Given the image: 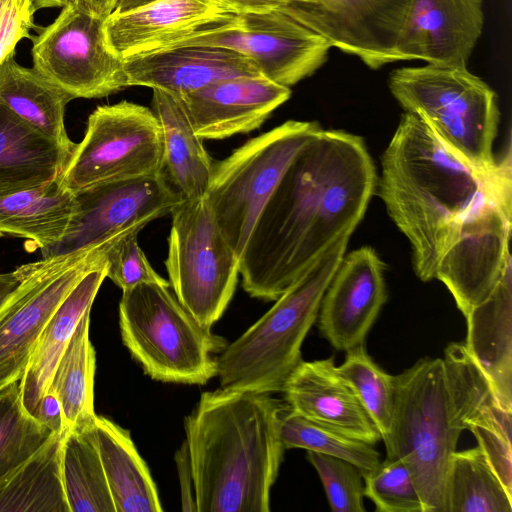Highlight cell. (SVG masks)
I'll use <instances>...</instances> for the list:
<instances>
[{"instance_id": "obj_45", "label": "cell", "mask_w": 512, "mask_h": 512, "mask_svg": "<svg viewBox=\"0 0 512 512\" xmlns=\"http://www.w3.org/2000/svg\"><path fill=\"white\" fill-rule=\"evenodd\" d=\"M22 277L21 267L14 271L0 274V305L18 287Z\"/></svg>"}, {"instance_id": "obj_14", "label": "cell", "mask_w": 512, "mask_h": 512, "mask_svg": "<svg viewBox=\"0 0 512 512\" xmlns=\"http://www.w3.org/2000/svg\"><path fill=\"white\" fill-rule=\"evenodd\" d=\"M179 45L231 49L250 60L262 77L288 88L320 68L332 47L323 36L282 10L236 14L168 47Z\"/></svg>"}, {"instance_id": "obj_34", "label": "cell", "mask_w": 512, "mask_h": 512, "mask_svg": "<svg viewBox=\"0 0 512 512\" xmlns=\"http://www.w3.org/2000/svg\"><path fill=\"white\" fill-rule=\"evenodd\" d=\"M279 435L285 449H305L346 460L357 466L362 475L381 462L374 445L313 422L287 404L279 413Z\"/></svg>"}, {"instance_id": "obj_44", "label": "cell", "mask_w": 512, "mask_h": 512, "mask_svg": "<svg viewBox=\"0 0 512 512\" xmlns=\"http://www.w3.org/2000/svg\"><path fill=\"white\" fill-rule=\"evenodd\" d=\"M233 14L262 13L282 10L294 1L300 0H216Z\"/></svg>"}, {"instance_id": "obj_42", "label": "cell", "mask_w": 512, "mask_h": 512, "mask_svg": "<svg viewBox=\"0 0 512 512\" xmlns=\"http://www.w3.org/2000/svg\"><path fill=\"white\" fill-rule=\"evenodd\" d=\"M34 417L50 432L66 434L62 406L51 387L40 398Z\"/></svg>"}, {"instance_id": "obj_48", "label": "cell", "mask_w": 512, "mask_h": 512, "mask_svg": "<svg viewBox=\"0 0 512 512\" xmlns=\"http://www.w3.org/2000/svg\"><path fill=\"white\" fill-rule=\"evenodd\" d=\"M74 0H33L36 10L45 8L64 7Z\"/></svg>"}, {"instance_id": "obj_4", "label": "cell", "mask_w": 512, "mask_h": 512, "mask_svg": "<svg viewBox=\"0 0 512 512\" xmlns=\"http://www.w3.org/2000/svg\"><path fill=\"white\" fill-rule=\"evenodd\" d=\"M491 401L490 385L464 343H450L443 358H422L395 376L386 456L407 466L424 512H446L451 456L467 420Z\"/></svg>"}, {"instance_id": "obj_7", "label": "cell", "mask_w": 512, "mask_h": 512, "mask_svg": "<svg viewBox=\"0 0 512 512\" xmlns=\"http://www.w3.org/2000/svg\"><path fill=\"white\" fill-rule=\"evenodd\" d=\"M122 342L145 374L168 383L204 385L217 375L226 340L204 328L169 285L142 283L122 291Z\"/></svg>"}, {"instance_id": "obj_41", "label": "cell", "mask_w": 512, "mask_h": 512, "mask_svg": "<svg viewBox=\"0 0 512 512\" xmlns=\"http://www.w3.org/2000/svg\"><path fill=\"white\" fill-rule=\"evenodd\" d=\"M36 11L33 0H0V64L15 53L20 40L32 39Z\"/></svg>"}, {"instance_id": "obj_2", "label": "cell", "mask_w": 512, "mask_h": 512, "mask_svg": "<svg viewBox=\"0 0 512 512\" xmlns=\"http://www.w3.org/2000/svg\"><path fill=\"white\" fill-rule=\"evenodd\" d=\"M283 404L266 393L204 392L185 417L197 512H269L285 448Z\"/></svg>"}, {"instance_id": "obj_1", "label": "cell", "mask_w": 512, "mask_h": 512, "mask_svg": "<svg viewBox=\"0 0 512 512\" xmlns=\"http://www.w3.org/2000/svg\"><path fill=\"white\" fill-rule=\"evenodd\" d=\"M364 140L322 129L296 154L240 258L243 289L275 301L342 235L354 232L377 187Z\"/></svg>"}, {"instance_id": "obj_21", "label": "cell", "mask_w": 512, "mask_h": 512, "mask_svg": "<svg viewBox=\"0 0 512 512\" xmlns=\"http://www.w3.org/2000/svg\"><path fill=\"white\" fill-rule=\"evenodd\" d=\"M234 15L216 0H158L136 9L111 14L104 28L108 45L121 59L168 47Z\"/></svg>"}, {"instance_id": "obj_36", "label": "cell", "mask_w": 512, "mask_h": 512, "mask_svg": "<svg viewBox=\"0 0 512 512\" xmlns=\"http://www.w3.org/2000/svg\"><path fill=\"white\" fill-rule=\"evenodd\" d=\"M50 432L23 408L19 383L0 392V480L33 455Z\"/></svg>"}, {"instance_id": "obj_43", "label": "cell", "mask_w": 512, "mask_h": 512, "mask_svg": "<svg viewBox=\"0 0 512 512\" xmlns=\"http://www.w3.org/2000/svg\"><path fill=\"white\" fill-rule=\"evenodd\" d=\"M175 462L178 470L181 488V504L183 511H196V503L193 489V477L186 442L175 454Z\"/></svg>"}, {"instance_id": "obj_24", "label": "cell", "mask_w": 512, "mask_h": 512, "mask_svg": "<svg viewBox=\"0 0 512 512\" xmlns=\"http://www.w3.org/2000/svg\"><path fill=\"white\" fill-rule=\"evenodd\" d=\"M105 278L106 258L72 289L40 335L19 381L22 406L31 416H35L40 398L49 388L62 355L82 317L91 310Z\"/></svg>"}, {"instance_id": "obj_26", "label": "cell", "mask_w": 512, "mask_h": 512, "mask_svg": "<svg viewBox=\"0 0 512 512\" xmlns=\"http://www.w3.org/2000/svg\"><path fill=\"white\" fill-rule=\"evenodd\" d=\"M75 208V195L60 184V177L0 191V237L24 238L41 252L47 251L64 239Z\"/></svg>"}, {"instance_id": "obj_40", "label": "cell", "mask_w": 512, "mask_h": 512, "mask_svg": "<svg viewBox=\"0 0 512 512\" xmlns=\"http://www.w3.org/2000/svg\"><path fill=\"white\" fill-rule=\"evenodd\" d=\"M137 236L138 233H129L108 248L106 252L107 278L122 291L142 283L169 285V282L151 266L138 244Z\"/></svg>"}, {"instance_id": "obj_30", "label": "cell", "mask_w": 512, "mask_h": 512, "mask_svg": "<svg viewBox=\"0 0 512 512\" xmlns=\"http://www.w3.org/2000/svg\"><path fill=\"white\" fill-rule=\"evenodd\" d=\"M64 436L52 433L0 480V512H70L62 474Z\"/></svg>"}, {"instance_id": "obj_18", "label": "cell", "mask_w": 512, "mask_h": 512, "mask_svg": "<svg viewBox=\"0 0 512 512\" xmlns=\"http://www.w3.org/2000/svg\"><path fill=\"white\" fill-rule=\"evenodd\" d=\"M483 25L482 0H410L395 61L466 67Z\"/></svg>"}, {"instance_id": "obj_13", "label": "cell", "mask_w": 512, "mask_h": 512, "mask_svg": "<svg viewBox=\"0 0 512 512\" xmlns=\"http://www.w3.org/2000/svg\"><path fill=\"white\" fill-rule=\"evenodd\" d=\"M105 20L80 0L65 5L32 37L33 68L72 99L101 98L126 88L123 59L108 45Z\"/></svg>"}, {"instance_id": "obj_20", "label": "cell", "mask_w": 512, "mask_h": 512, "mask_svg": "<svg viewBox=\"0 0 512 512\" xmlns=\"http://www.w3.org/2000/svg\"><path fill=\"white\" fill-rule=\"evenodd\" d=\"M290 95V88L256 76L225 79L179 97L196 134L222 140L259 128Z\"/></svg>"}, {"instance_id": "obj_46", "label": "cell", "mask_w": 512, "mask_h": 512, "mask_svg": "<svg viewBox=\"0 0 512 512\" xmlns=\"http://www.w3.org/2000/svg\"><path fill=\"white\" fill-rule=\"evenodd\" d=\"M94 14L106 19L114 10L115 0H80Z\"/></svg>"}, {"instance_id": "obj_15", "label": "cell", "mask_w": 512, "mask_h": 512, "mask_svg": "<svg viewBox=\"0 0 512 512\" xmlns=\"http://www.w3.org/2000/svg\"><path fill=\"white\" fill-rule=\"evenodd\" d=\"M75 195V213L64 239L43 257L113 244L171 214L184 201L163 174L97 185Z\"/></svg>"}, {"instance_id": "obj_32", "label": "cell", "mask_w": 512, "mask_h": 512, "mask_svg": "<svg viewBox=\"0 0 512 512\" xmlns=\"http://www.w3.org/2000/svg\"><path fill=\"white\" fill-rule=\"evenodd\" d=\"M62 474L70 512H116L96 444L94 425L65 434Z\"/></svg>"}, {"instance_id": "obj_28", "label": "cell", "mask_w": 512, "mask_h": 512, "mask_svg": "<svg viewBox=\"0 0 512 512\" xmlns=\"http://www.w3.org/2000/svg\"><path fill=\"white\" fill-rule=\"evenodd\" d=\"M94 435L116 512H162L156 484L130 432L96 415Z\"/></svg>"}, {"instance_id": "obj_11", "label": "cell", "mask_w": 512, "mask_h": 512, "mask_svg": "<svg viewBox=\"0 0 512 512\" xmlns=\"http://www.w3.org/2000/svg\"><path fill=\"white\" fill-rule=\"evenodd\" d=\"M162 132L152 109L121 101L98 106L60 176L72 194L161 172Z\"/></svg>"}, {"instance_id": "obj_38", "label": "cell", "mask_w": 512, "mask_h": 512, "mask_svg": "<svg viewBox=\"0 0 512 512\" xmlns=\"http://www.w3.org/2000/svg\"><path fill=\"white\" fill-rule=\"evenodd\" d=\"M364 496L378 512H424L422 500L407 466L397 457L363 475Z\"/></svg>"}, {"instance_id": "obj_6", "label": "cell", "mask_w": 512, "mask_h": 512, "mask_svg": "<svg viewBox=\"0 0 512 512\" xmlns=\"http://www.w3.org/2000/svg\"><path fill=\"white\" fill-rule=\"evenodd\" d=\"M389 88L405 112L420 117L454 153L482 173L497 165L496 93L467 67L427 64L395 69Z\"/></svg>"}, {"instance_id": "obj_39", "label": "cell", "mask_w": 512, "mask_h": 512, "mask_svg": "<svg viewBox=\"0 0 512 512\" xmlns=\"http://www.w3.org/2000/svg\"><path fill=\"white\" fill-rule=\"evenodd\" d=\"M307 460L315 468L333 512H365L364 481L354 464L315 451H307Z\"/></svg>"}, {"instance_id": "obj_23", "label": "cell", "mask_w": 512, "mask_h": 512, "mask_svg": "<svg viewBox=\"0 0 512 512\" xmlns=\"http://www.w3.org/2000/svg\"><path fill=\"white\" fill-rule=\"evenodd\" d=\"M467 351L486 377L496 403L512 411V265L493 291L465 316Z\"/></svg>"}, {"instance_id": "obj_33", "label": "cell", "mask_w": 512, "mask_h": 512, "mask_svg": "<svg viewBox=\"0 0 512 512\" xmlns=\"http://www.w3.org/2000/svg\"><path fill=\"white\" fill-rule=\"evenodd\" d=\"M446 512H511L510 495L482 451L453 452L446 476Z\"/></svg>"}, {"instance_id": "obj_17", "label": "cell", "mask_w": 512, "mask_h": 512, "mask_svg": "<svg viewBox=\"0 0 512 512\" xmlns=\"http://www.w3.org/2000/svg\"><path fill=\"white\" fill-rule=\"evenodd\" d=\"M384 263L370 246L344 255L321 301L318 328L337 350L364 345L386 302Z\"/></svg>"}, {"instance_id": "obj_5", "label": "cell", "mask_w": 512, "mask_h": 512, "mask_svg": "<svg viewBox=\"0 0 512 512\" xmlns=\"http://www.w3.org/2000/svg\"><path fill=\"white\" fill-rule=\"evenodd\" d=\"M342 235L275 304L217 357L220 387L271 394L281 392L302 362L301 347L316 322L322 298L350 239Z\"/></svg>"}, {"instance_id": "obj_9", "label": "cell", "mask_w": 512, "mask_h": 512, "mask_svg": "<svg viewBox=\"0 0 512 512\" xmlns=\"http://www.w3.org/2000/svg\"><path fill=\"white\" fill-rule=\"evenodd\" d=\"M165 261L169 285L204 328L228 307L240 275V259L223 236L206 196L184 200L171 212Z\"/></svg>"}, {"instance_id": "obj_35", "label": "cell", "mask_w": 512, "mask_h": 512, "mask_svg": "<svg viewBox=\"0 0 512 512\" xmlns=\"http://www.w3.org/2000/svg\"><path fill=\"white\" fill-rule=\"evenodd\" d=\"M336 370L353 387L385 442L393 420L395 376L382 370L368 355L364 345L347 351L344 362L336 366Z\"/></svg>"}, {"instance_id": "obj_22", "label": "cell", "mask_w": 512, "mask_h": 512, "mask_svg": "<svg viewBox=\"0 0 512 512\" xmlns=\"http://www.w3.org/2000/svg\"><path fill=\"white\" fill-rule=\"evenodd\" d=\"M281 392L290 409L313 422L372 445L381 440L355 390L337 372L333 357L302 360Z\"/></svg>"}, {"instance_id": "obj_8", "label": "cell", "mask_w": 512, "mask_h": 512, "mask_svg": "<svg viewBox=\"0 0 512 512\" xmlns=\"http://www.w3.org/2000/svg\"><path fill=\"white\" fill-rule=\"evenodd\" d=\"M323 128L288 120L213 164L206 199L239 259L266 202L296 154Z\"/></svg>"}, {"instance_id": "obj_29", "label": "cell", "mask_w": 512, "mask_h": 512, "mask_svg": "<svg viewBox=\"0 0 512 512\" xmlns=\"http://www.w3.org/2000/svg\"><path fill=\"white\" fill-rule=\"evenodd\" d=\"M10 54L0 64V100L29 125L73 152L65 128V108L70 95L35 68L21 66Z\"/></svg>"}, {"instance_id": "obj_37", "label": "cell", "mask_w": 512, "mask_h": 512, "mask_svg": "<svg viewBox=\"0 0 512 512\" xmlns=\"http://www.w3.org/2000/svg\"><path fill=\"white\" fill-rule=\"evenodd\" d=\"M467 429L474 434L489 466L512 495V411L491 401L467 420Z\"/></svg>"}, {"instance_id": "obj_47", "label": "cell", "mask_w": 512, "mask_h": 512, "mask_svg": "<svg viewBox=\"0 0 512 512\" xmlns=\"http://www.w3.org/2000/svg\"><path fill=\"white\" fill-rule=\"evenodd\" d=\"M158 0H115L112 14L124 13Z\"/></svg>"}, {"instance_id": "obj_16", "label": "cell", "mask_w": 512, "mask_h": 512, "mask_svg": "<svg viewBox=\"0 0 512 512\" xmlns=\"http://www.w3.org/2000/svg\"><path fill=\"white\" fill-rule=\"evenodd\" d=\"M410 0H300L282 9L372 69L395 62Z\"/></svg>"}, {"instance_id": "obj_27", "label": "cell", "mask_w": 512, "mask_h": 512, "mask_svg": "<svg viewBox=\"0 0 512 512\" xmlns=\"http://www.w3.org/2000/svg\"><path fill=\"white\" fill-rule=\"evenodd\" d=\"M71 153L0 100V191L33 187L59 178Z\"/></svg>"}, {"instance_id": "obj_19", "label": "cell", "mask_w": 512, "mask_h": 512, "mask_svg": "<svg viewBox=\"0 0 512 512\" xmlns=\"http://www.w3.org/2000/svg\"><path fill=\"white\" fill-rule=\"evenodd\" d=\"M125 87L145 86L184 96L210 84L261 76L243 55L212 45H179L123 59Z\"/></svg>"}, {"instance_id": "obj_25", "label": "cell", "mask_w": 512, "mask_h": 512, "mask_svg": "<svg viewBox=\"0 0 512 512\" xmlns=\"http://www.w3.org/2000/svg\"><path fill=\"white\" fill-rule=\"evenodd\" d=\"M151 109L162 132L161 173L183 200L204 197L210 184L213 162L203 140L193 128L181 98L153 90Z\"/></svg>"}, {"instance_id": "obj_31", "label": "cell", "mask_w": 512, "mask_h": 512, "mask_svg": "<svg viewBox=\"0 0 512 512\" xmlns=\"http://www.w3.org/2000/svg\"><path fill=\"white\" fill-rule=\"evenodd\" d=\"M90 313L87 311L79 322L49 386L60 400L66 433L91 427L96 418V352L89 337Z\"/></svg>"}, {"instance_id": "obj_12", "label": "cell", "mask_w": 512, "mask_h": 512, "mask_svg": "<svg viewBox=\"0 0 512 512\" xmlns=\"http://www.w3.org/2000/svg\"><path fill=\"white\" fill-rule=\"evenodd\" d=\"M111 245L20 266V284L0 305V392L19 383L51 317L79 281L105 260Z\"/></svg>"}, {"instance_id": "obj_10", "label": "cell", "mask_w": 512, "mask_h": 512, "mask_svg": "<svg viewBox=\"0 0 512 512\" xmlns=\"http://www.w3.org/2000/svg\"><path fill=\"white\" fill-rule=\"evenodd\" d=\"M511 228L512 170L508 147L436 271L435 278L450 291L464 316L488 297L511 263Z\"/></svg>"}, {"instance_id": "obj_3", "label": "cell", "mask_w": 512, "mask_h": 512, "mask_svg": "<svg viewBox=\"0 0 512 512\" xmlns=\"http://www.w3.org/2000/svg\"><path fill=\"white\" fill-rule=\"evenodd\" d=\"M496 168L478 171L420 117L403 113L381 156L377 187L389 216L411 244L420 280L435 278L442 257Z\"/></svg>"}]
</instances>
